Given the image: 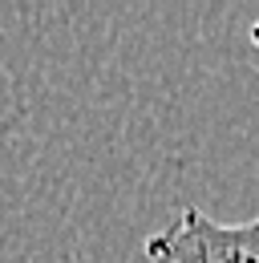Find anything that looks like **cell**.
Wrapping results in <instances>:
<instances>
[{
	"instance_id": "cell-1",
	"label": "cell",
	"mask_w": 259,
	"mask_h": 263,
	"mask_svg": "<svg viewBox=\"0 0 259 263\" xmlns=\"http://www.w3.org/2000/svg\"><path fill=\"white\" fill-rule=\"evenodd\" d=\"M142 251L150 263H259V215L247 223H219L202 206H182Z\"/></svg>"
},
{
	"instance_id": "cell-2",
	"label": "cell",
	"mask_w": 259,
	"mask_h": 263,
	"mask_svg": "<svg viewBox=\"0 0 259 263\" xmlns=\"http://www.w3.org/2000/svg\"><path fill=\"white\" fill-rule=\"evenodd\" d=\"M251 45H259V21L251 25Z\"/></svg>"
}]
</instances>
